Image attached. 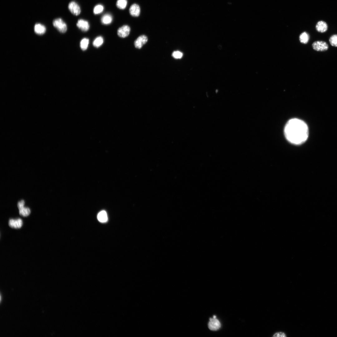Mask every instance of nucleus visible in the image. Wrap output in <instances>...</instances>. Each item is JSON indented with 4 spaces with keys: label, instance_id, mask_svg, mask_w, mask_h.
Returning a JSON list of instances; mask_svg holds the SVG:
<instances>
[{
    "label": "nucleus",
    "instance_id": "nucleus-16",
    "mask_svg": "<svg viewBox=\"0 0 337 337\" xmlns=\"http://www.w3.org/2000/svg\"><path fill=\"white\" fill-rule=\"evenodd\" d=\"M310 38L309 35L306 32H304L302 33L300 35L299 37V39L300 42L303 44L307 43Z\"/></svg>",
    "mask_w": 337,
    "mask_h": 337
},
{
    "label": "nucleus",
    "instance_id": "nucleus-8",
    "mask_svg": "<svg viewBox=\"0 0 337 337\" xmlns=\"http://www.w3.org/2000/svg\"><path fill=\"white\" fill-rule=\"evenodd\" d=\"M76 26L84 32L87 31L90 28V24L88 22L82 19L78 20Z\"/></svg>",
    "mask_w": 337,
    "mask_h": 337
},
{
    "label": "nucleus",
    "instance_id": "nucleus-23",
    "mask_svg": "<svg viewBox=\"0 0 337 337\" xmlns=\"http://www.w3.org/2000/svg\"><path fill=\"white\" fill-rule=\"evenodd\" d=\"M24 204L25 202L23 200H22L19 201L17 204V206L18 209H19L23 207H24Z\"/></svg>",
    "mask_w": 337,
    "mask_h": 337
},
{
    "label": "nucleus",
    "instance_id": "nucleus-21",
    "mask_svg": "<svg viewBox=\"0 0 337 337\" xmlns=\"http://www.w3.org/2000/svg\"><path fill=\"white\" fill-rule=\"evenodd\" d=\"M330 45L335 47H337V35L335 34L331 36L329 40Z\"/></svg>",
    "mask_w": 337,
    "mask_h": 337
},
{
    "label": "nucleus",
    "instance_id": "nucleus-2",
    "mask_svg": "<svg viewBox=\"0 0 337 337\" xmlns=\"http://www.w3.org/2000/svg\"><path fill=\"white\" fill-rule=\"evenodd\" d=\"M54 27L60 32L64 33L67 30V26L66 23L61 18L54 19L52 22Z\"/></svg>",
    "mask_w": 337,
    "mask_h": 337
},
{
    "label": "nucleus",
    "instance_id": "nucleus-19",
    "mask_svg": "<svg viewBox=\"0 0 337 337\" xmlns=\"http://www.w3.org/2000/svg\"><path fill=\"white\" fill-rule=\"evenodd\" d=\"M127 4V0H117L116 3L117 7L121 9H124L126 7Z\"/></svg>",
    "mask_w": 337,
    "mask_h": 337
},
{
    "label": "nucleus",
    "instance_id": "nucleus-15",
    "mask_svg": "<svg viewBox=\"0 0 337 337\" xmlns=\"http://www.w3.org/2000/svg\"><path fill=\"white\" fill-rule=\"evenodd\" d=\"M104 42L103 37L100 36L96 37L93 42V46L95 47L98 48L101 46Z\"/></svg>",
    "mask_w": 337,
    "mask_h": 337
},
{
    "label": "nucleus",
    "instance_id": "nucleus-13",
    "mask_svg": "<svg viewBox=\"0 0 337 337\" xmlns=\"http://www.w3.org/2000/svg\"><path fill=\"white\" fill-rule=\"evenodd\" d=\"M113 18L112 15L109 13H106L101 17V21L104 25H109L112 22Z\"/></svg>",
    "mask_w": 337,
    "mask_h": 337
},
{
    "label": "nucleus",
    "instance_id": "nucleus-11",
    "mask_svg": "<svg viewBox=\"0 0 337 337\" xmlns=\"http://www.w3.org/2000/svg\"><path fill=\"white\" fill-rule=\"evenodd\" d=\"M315 28L318 32L323 33L327 30L328 26L326 22L323 21H320L317 22Z\"/></svg>",
    "mask_w": 337,
    "mask_h": 337
},
{
    "label": "nucleus",
    "instance_id": "nucleus-9",
    "mask_svg": "<svg viewBox=\"0 0 337 337\" xmlns=\"http://www.w3.org/2000/svg\"><path fill=\"white\" fill-rule=\"evenodd\" d=\"M23 224L22 220L20 218L17 219H11L8 221V225L11 227L14 228H19Z\"/></svg>",
    "mask_w": 337,
    "mask_h": 337
},
{
    "label": "nucleus",
    "instance_id": "nucleus-4",
    "mask_svg": "<svg viewBox=\"0 0 337 337\" xmlns=\"http://www.w3.org/2000/svg\"><path fill=\"white\" fill-rule=\"evenodd\" d=\"M68 8L72 14L74 15L78 16L81 13V8L75 1H72L70 2L68 5Z\"/></svg>",
    "mask_w": 337,
    "mask_h": 337
},
{
    "label": "nucleus",
    "instance_id": "nucleus-17",
    "mask_svg": "<svg viewBox=\"0 0 337 337\" xmlns=\"http://www.w3.org/2000/svg\"><path fill=\"white\" fill-rule=\"evenodd\" d=\"M89 43V39L86 38H83L80 42V47L81 49L83 51L86 50L88 46Z\"/></svg>",
    "mask_w": 337,
    "mask_h": 337
},
{
    "label": "nucleus",
    "instance_id": "nucleus-14",
    "mask_svg": "<svg viewBox=\"0 0 337 337\" xmlns=\"http://www.w3.org/2000/svg\"><path fill=\"white\" fill-rule=\"evenodd\" d=\"M97 218L98 220L101 222H105L108 221L107 215L105 210L100 212L97 215Z\"/></svg>",
    "mask_w": 337,
    "mask_h": 337
},
{
    "label": "nucleus",
    "instance_id": "nucleus-3",
    "mask_svg": "<svg viewBox=\"0 0 337 337\" xmlns=\"http://www.w3.org/2000/svg\"><path fill=\"white\" fill-rule=\"evenodd\" d=\"M312 46L315 50L320 51H326L329 47L328 44L325 42L321 41L314 42L312 44Z\"/></svg>",
    "mask_w": 337,
    "mask_h": 337
},
{
    "label": "nucleus",
    "instance_id": "nucleus-6",
    "mask_svg": "<svg viewBox=\"0 0 337 337\" xmlns=\"http://www.w3.org/2000/svg\"><path fill=\"white\" fill-rule=\"evenodd\" d=\"M221 325L220 321L216 318H210L208 326L210 330L212 331L217 330L220 328Z\"/></svg>",
    "mask_w": 337,
    "mask_h": 337
},
{
    "label": "nucleus",
    "instance_id": "nucleus-18",
    "mask_svg": "<svg viewBox=\"0 0 337 337\" xmlns=\"http://www.w3.org/2000/svg\"><path fill=\"white\" fill-rule=\"evenodd\" d=\"M19 210V213L20 215L23 217H27L31 213V210L30 209L27 207H23L20 209Z\"/></svg>",
    "mask_w": 337,
    "mask_h": 337
},
{
    "label": "nucleus",
    "instance_id": "nucleus-12",
    "mask_svg": "<svg viewBox=\"0 0 337 337\" xmlns=\"http://www.w3.org/2000/svg\"><path fill=\"white\" fill-rule=\"evenodd\" d=\"M34 31L37 34L42 35L45 33L46 31V28L43 25L38 23L35 24L34 27Z\"/></svg>",
    "mask_w": 337,
    "mask_h": 337
},
{
    "label": "nucleus",
    "instance_id": "nucleus-24",
    "mask_svg": "<svg viewBox=\"0 0 337 337\" xmlns=\"http://www.w3.org/2000/svg\"><path fill=\"white\" fill-rule=\"evenodd\" d=\"M273 337H286V336L285 334L282 332H277L275 334Z\"/></svg>",
    "mask_w": 337,
    "mask_h": 337
},
{
    "label": "nucleus",
    "instance_id": "nucleus-10",
    "mask_svg": "<svg viewBox=\"0 0 337 337\" xmlns=\"http://www.w3.org/2000/svg\"><path fill=\"white\" fill-rule=\"evenodd\" d=\"M140 8L137 4L134 3L132 4L129 9V12L132 16L137 17L139 16L140 13Z\"/></svg>",
    "mask_w": 337,
    "mask_h": 337
},
{
    "label": "nucleus",
    "instance_id": "nucleus-7",
    "mask_svg": "<svg viewBox=\"0 0 337 337\" xmlns=\"http://www.w3.org/2000/svg\"><path fill=\"white\" fill-rule=\"evenodd\" d=\"M148 41V38L145 35H141L134 42L135 47L138 49H140Z\"/></svg>",
    "mask_w": 337,
    "mask_h": 337
},
{
    "label": "nucleus",
    "instance_id": "nucleus-1",
    "mask_svg": "<svg viewBox=\"0 0 337 337\" xmlns=\"http://www.w3.org/2000/svg\"><path fill=\"white\" fill-rule=\"evenodd\" d=\"M284 134L288 141L294 144L299 145L307 139L309 129L307 125L304 121L294 118L289 120L286 124Z\"/></svg>",
    "mask_w": 337,
    "mask_h": 337
},
{
    "label": "nucleus",
    "instance_id": "nucleus-22",
    "mask_svg": "<svg viewBox=\"0 0 337 337\" xmlns=\"http://www.w3.org/2000/svg\"><path fill=\"white\" fill-rule=\"evenodd\" d=\"M183 56V53L179 51H174L172 54V56L176 59L181 58Z\"/></svg>",
    "mask_w": 337,
    "mask_h": 337
},
{
    "label": "nucleus",
    "instance_id": "nucleus-5",
    "mask_svg": "<svg viewBox=\"0 0 337 337\" xmlns=\"http://www.w3.org/2000/svg\"><path fill=\"white\" fill-rule=\"evenodd\" d=\"M130 31V28L129 26L124 25L118 28L117 33L119 37L125 38L129 35Z\"/></svg>",
    "mask_w": 337,
    "mask_h": 337
},
{
    "label": "nucleus",
    "instance_id": "nucleus-20",
    "mask_svg": "<svg viewBox=\"0 0 337 337\" xmlns=\"http://www.w3.org/2000/svg\"><path fill=\"white\" fill-rule=\"evenodd\" d=\"M104 9V6L102 5L97 4L94 7L93 12L95 14H99L103 11Z\"/></svg>",
    "mask_w": 337,
    "mask_h": 337
}]
</instances>
